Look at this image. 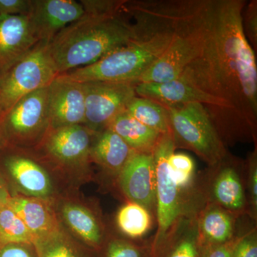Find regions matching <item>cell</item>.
Here are the masks:
<instances>
[{
  "instance_id": "1",
  "label": "cell",
  "mask_w": 257,
  "mask_h": 257,
  "mask_svg": "<svg viewBox=\"0 0 257 257\" xmlns=\"http://www.w3.org/2000/svg\"><path fill=\"white\" fill-rule=\"evenodd\" d=\"M245 0H207L202 52L179 79L222 101L235 144L257 140V64L242 25Z\"/></svg>"
},
{
  "instance_id": "2",
  "label": "cell",
  "mask_w": 257,
  "mask_h": 257,
  "mask_svg": "<svg viewBox=\"0 0 257 257\" xmlns=\"http://www.w3.org/2000/svg\"><path fill=\"white\" fill-rule=\"evenodd\" d=\"M178 3L179 0H126L124 13L135 20L133 38L95 63L64 74L79 82L136 84L170 47L175 35Z\"/></svg>"
},
{
  "instance_id": "3",
  "label": "cell",
  "mask_w": 257,
  "mask_h": 257,
  "mask_svg": "<svg viewBox=\"0 0 257 257\" xmlns=\"http://www.w3.org/2000/svg\"><path fill=\"white\" fill-rule=\"evenodd\" d=\"M128 18L124 11L108 16L84 15L61 30L48 44L58 74L95 63L128 43L135 35Z\"/></svg>"
},
{
  "instance_id": "4",
  "label": "cell",
  "mask_w": 257,
  "mask_h": 257,
  "mask_svg": "<svg viewBox=\"0 0 257 257\" xmlns=\"http://www.w3.org/2000/svg\"><path fill=\"white\" fill-rule=\"evenodd\" d=\"M207 0H179L175 35L165 55L138 83H163L178 79L202 52L207 32Z\"/></svg>"
},
{
  "instance_id": "5",
  "label": "cell",
  "mask_w": 257,
  "mask_h": 257,
  "mask_svg": "<svg viewBox=\"0 0 257 257\" xmlns=\"http://www.w3.org/2000/svg\"><path fill=\"white\" fill-rule=\"evenodd\" d=\"M164 106L168 113L176 148L190 150L209 167L217 165L229 153L203 104L194 102Z\"/></svg>"
},
{
  "instance_id": "6",
  "label": "cell",
  "mask_w": 257,
  "mask_h": 257,
  "mask_svg": "<svg viewBox=\"0 0 257 257\" xmlns=\"http://www.w3.org/2000/svg\"><path fill=\"white\" fill-rule=\"evenodd\" d=\"M175 140L170 133L164 134L153 150L156 174L157 231L150 246V254L158 248L177 221L191 211L199 209L198 204H188L183 191L171 178L169 157L175 152Z\"/></svg>"
},
{
  "instance_id": "7",
  "label": "cell",
  "mask_w": 257,
  "mask_h": 257,
  "mask_svg": "<svg viewBox=\"0 0 257 257\" xmlns=\"http://www.w3.org/2000/svg\"><path fill=\"white\" fill-rule=\"evenodd\" d=\"M57 75L48 44L38 42L0 77V114L4 115L25 96L48 87Z\"/></svg>"
},
{
  "instance_id": "8",
  "label": "cell",
  "mask_w": 257,
  "mask_h": 257,
  "mask_svg": "<svg viewBox=\"0 0 257 257\" xmlns=\"http://www.w3.org/2000/svg\"><path fill=\"white\" fill-rule=\"evenodd\" d=\"M3 126L8 145L20 149L38 146L51 128L47 87L19 100L3 115Z\"/></svg>"
},
{
  "instance_id": "9",
  "label": "cell",
  "mask_w": 257,
  "mask_h": 257,
  "mask_svg": "<svg viewBox=\"0 0 257 257\" xmlns=\"http://www.w3.org/2000/svg\"><path fill=\"white\" fill-rule=\"evenodd\" d=\"M82 83L85 96L84 126L99 133L107 128L117 115L126 110L137 95L135 84L93 81Z\"/></svg>"
},
{
  "instance_id": "10",
  "label": "cell",
  "mask_w": 257,
  "mask_h": 257,
  "mask_svg": "<svg viewBox=\"0 0 257 257\" xmlns=\"http://www.w3.org/2000/svg\"><path fill=\"white\" fill-rule=\"evenodd\" d=\"M211 175L206 189V203H211L239 216L248 214L245 189V163L227 154L217 165L210 167Z\"/></svg>"
},
{
  "instance_id": "11",
  "label": "cell",
  "mask_w": 257,
  "mask_h": 257,
  "mask_svg": "<svg viewBox=\"0 0 257 257\" xmlns=\"http://www.w3.org/2000/svg\"><path fill=\"white\" fill-rule=\"evenodd\" d=\"M0 176L34 197H47L52 192L46 171L18 147L7 145L0 150Z\"/></svg>"
},
{
  "instance_id": "12",
  "label": "cell",
  "mask_w": 257,
  "mask_h": 257,
  "mask_svg": "<svg viewBox=\"0 0 257 257\" xmlns=\"http://www.w3.org/2000/svg\"><path fill=\"white\" fill-rule=\"evenodd\" d=\"M96 133L82 125L50 128L38 145L50 160L65 165H81L91 160Z\"/></svg>"
},
{
  "instance_id": "13",
  "label": "cell",
  "mask_w": 257,
  "mask_h": 257,
  "mask_svg": "<svg viewBox=\"0 0 257 257\" xmlns=\"http://www.w3.org/2000/svg\"><path fill=\"white\" fill-rule=\"evenodd\" d=\"M51 128L84 124L85 96L82 83L60 74L47 87Z\"/></svg>"
},
{
  "instance_id": "14",
  "label": "cell",
  "mask_w": 257,
  "mask_h": 257,
  "mask_svg": "<svg viewBox=\"0 0 257 257\" xmlns=\"http://www.w3.org/2000/svg\"><path fill=\"white\" fill-rule=\"evenodd\" d=\"M84 15L80 2L74 0H30L28 15L30 28L38 42L49 44L66 27Z\"/></svg>"
},
{
  "instance_id": "15",
  "label": "cell",
  "mask_w": 257,
  "mask_h": 257,
  "mask_svg": "<svg viewBox=\"0 0 257 257\" xmlns=\"http://www.w3.org/2000/svg\"><path fill=\"white\" fill-rule=\"evenodd\" d=\"M121 190L130 202L150 212L156 203V174L153 151L134 152L119 174Z\"/></svg>"
},
{
  "instance_id": "16",
  "label": "cell",
  "mask_w": 257,
  "mask_h": 257,
  "mask_svg": "<svg viewBox=\"0 0 257 257\" xmlns=\"http://www.w3.org/2000/svg\"><path fill=\"white\" fill-rule=\"evenodd\" d=\"M38 43L27 15L0 18V77Z\"/></svg>"
},
{
  "instance_id": "17",
  "label": "cell",
  "mask_w": 257,
  "mask_h": 257,
  "mask_svg": "<svg viewBox=\"0 0 257 257\" xmlns=\"http://www.w3.org/2000/svg\"><path fill=\"white\" fill-rule=\"evenodd\" d=\"M199 211H191L181 217L150 257H199Z\"/></svg>"
},
{
  "instance_id": "18",
  "label": "cell",
  "mask_w": 257,
  "mask_h": 257,
  "mask_svg": "<svg viewBox=\"0 0 257 257\" xmlns=\"http://www.w3.org/2000/svg\"><path fill=\"white\" fill-rule=\"evenodd\" d=\"M238 216L211 203H206L197 214V228L201 243L219 244L229 242L236 236Z\"/></svg>"
},
{
  "instance_id": "19",
  "label": "cell",
  "mask_w": 257,
  "mask_h": 257,
  "mask_svg": "<svg viewBox=\"0 0 257 257\" xmlns=\"http://www.w3.org/2000/svg\"><path fill=\"white\" fill-rule=\"evenodd\" d=\"M7 204L25 223L36 242L58 231L55 216L41 201L10 194Z\"/></svg>"
},
{
  "instance_id": "20",
  "label": "cell",
  "mask_w": 257,
  "mask_h": 257,
  "mask_svg": "<svg viewBox=\"0 0 257 257\" xmlns=\"http://www.w3.org/2000/svg\"><path fill=\"white\" fill-rule=\"evenodd\" d=\"M134 152L119 135L106 128L96 133L90 157L108 172L119 175Z\"/></svg>"
},
{
  "instance_id": "21",
  "label": "cell",
  "mask_w": 257,
  "mask_h": 257,
  "mask_svg": "<svg viewBox=\"0 0 257 257\" xmlns=\"http://www.w3.org/2000/svg\"><path fill=\"white\" fill-rule=\"evenodd\" d=\"M107 128L119 135L135 152L153 151L162 135L142 124L126 111L117 115Z\"/></svg>"
},
{
  "instance_id": "22",
  "label": "cell",
  "mask_w": 257,
  "mask_h": 257,
  "mask_svg": "<svg viewBox=\"0 0 257 257\" xmlns=\"http://www.w3.org/2000/svg\"><path fill=\"white\" fill-rule=\"evenodd\" d=\"M62 213L66 223L81 239L91 246L101 244V226L90 211L77 204H67L62 208Z\"/></svg>"
},
{
  "instance_id": "23",
  "label": "cell",
  "mask_w": 257,
  "mask_h": 257,
  "mask_svg": "<svg viewBox=\"0 0 257 257\" xmlns=\"http://www.w3.org/2000/svg\"><path fill=\"white\" fill-rule=\"evenodd\" d=\"M125 111L142 124L162 135L170 133L167 109L156 101L136 95L130 101Z\"/></svg>"
},
{
  "instance_id": "24",
  "label": "cell",
  "mask_w": 257,
  "mask_h": 257,
  "mask_svg": "<svg viewBox=\"0 0 257 257\" xmlns=\"http://www.w3.org/2000/svg\"><path fill=\"white\" fill-rule=\"evenodd\" d=\"M116 224L128 237L140 239L151 229V212L143 206L128 202L120 208L116 214Z\"/></svg>"
},
{
  "instance_id": "25",
  "label": "cell",
  "mask_w": 257,
  "mask_h": 257,
  "mask_svg": "<svg viewBox=\"0 0 257 257\" xmlns=\"http://www.w3.org/2000/svg\"><path fill=\"white\" fill-rule=\"evenodd\" d=\"M35 237L16 213L8 205L0 207V247L10 243L31 244Z\"/></svg>"
},
{
  "instance_id": "26",
  "label": "cell",
  "mask_w": 257,
  "mask_h": 257,
  "mask_svg": "<svg viewBox=\"0 0 257 257\" xmlns=\"http://www.w3.org/2000/svg\"><path fill=\"white\" fill-rule=\"evenodd\" d=\"M168 168L171 178L181 190L186 192L192 187L196 166L189 155L173 152L169 157Z\"/></svg>"
},
{
  "instance_id": "27",
  "label": "cell",
  "mask_w": 257,
  "mask_h": 257,
  "mask_svg": "<svg viewBox=\"0 0 257 257\" xmlns=\"http://www.w3.org/2000/svg\"><path fill=\"white\" fill-rule=\"evenodd\" d=\"M35 245L40 257H78L73 246L59 231L39 240Z\"/></svg>"
},
{
  "instance_id": "28",
  "label": "cell",
  "mask_w": 257,
  "mask_h": 257,
  "mask_svg": "<svg viewBox=\"0 0 257 257\" xmlns=\"http://www.w3.org/2000/svg\"><path fill=\"white\" fill-rule=\"evenodd\" d=\"M248 193V214L255 222L257 218V147H255L245 162Z\"/></svg>"
},
{
  "instance_id": "29",
  "label": "cell",
  "mask_w": 257,
  "mask_h": 257,
  "mask_svg": "<svg viewBox=\"0 0 257 257\" xmlns=\"http://www.w3.org/2000/svg\"><path fill=\"white\" fill-rule=\"evenodd\" d=\"M125 0H81L84 15L108 16L124 11Z\"/></svg>"
},
{
  "instance_id": "30",
  "label": "cell",
  "mask_w": 257,
  "mask_h": 257,
  "mask_svg": "<svg viewBox=\"0 0 257 257\" xmlns=\"http://www.w3.org/2000/svg\"><path fill=\"white\" fill-rule=\"evenodd\" d=\"M105 257H150V247L143 249L130 241L114 239L108 244Z\"/></svg>"
},
{
  "instance_id": "31",
  "label": "cell",
  "mask_w": 257,
  "mask_h": 257,
  "mask_svg": "<svg viewBox=\"0 0 257 257\" xmlns=\"http://www.w3.org/2000/svg\"><path fill=\"white\" fill-rule=\"evenodd\" d=\"M242 25L245 36L251 46L256 50L257 46V1L246 3L242 13Z\"/></svg>"
},
{
  "instance_id": "32",
  "label": "cell",
  "mask_w": 257,
  "mask_h": 257,
  "mask_svg": "<svg viewBox=\"0 0 257 257\" xmlns=\"http://www.w3.org/2000/svg\"><path fill=\"white\" fill-rule=\"evenodd\" d=\"M233 257H257L256 227L237 235Z\"/></svg>"
},
{
  "instance_id": "33",
  "label": "cell",
  "mask_w": 257,
  "mask_h": 257,
  "mask_svg": "<svg viewBox=\"0 0 257 257\" xmlns=\"http://www.w3.org/2000/svg\"><path fill=\"white\" fill-rule=\"evenodd\" d=\"M236 237L229 242L212 244L201 243L199 246V257H233Z\"/></svg>"
},
{
  "instance_id": "34",
  "label": "cell",
  "mask_w": 257,
  "mask_h": 257,
  "mask_svg": "<svg viewBox=\"0 0 257 257\" xmlns=\"http://www.w3.org/2000/svg\"><path fill=\"white\" fill-rule=\"evenodd\" d=\"M30 0H0V18L8 15H28Z\"/></svg>"
},
{
  "instance_id": "35",
  "label": "cell",
  "mask_w": 257,
  "mask_h": 257,
  "mask_svg": "<svg viewBox=\"0 0 257 257\" xmlns=\"http://www.w3.org/2000/svg\"><path fill=\"white\" fill-rule=\"evenodd\" d=\"M0 257H32L23 244L10 243L0 247Z\"/></svg>"
},
{
  "instance_id": "36",
  "label": "cell",
  "mask_w": 257,
  "mask_h": 257,
  "mask_svg": "<svg viewBox=\"0 0 257 257\" xmlns=\"http://www.w3.org/2000/svg\"><path fill=\"white\" fill-rule=\"evenodd\" d=\"M10 196L7 184H5V181L0 176V207L7 204Z\"/></svg>"
},
{
  "instance_id": "37",
  "label": "cell",
  "mask_w": 257,
  "mask_h": 257,
  "mask_svg": "<svg viewBox=\"0 0 257 257\" xmlns=\"http://www.w3.org/2000/svg\"><path fill=\"white\" fill-rule=\"evenodd\" d=\"M3 115L0 114V150L8 145L6 139H5L4 130H3Z\"/></svg>"
}]
</instances>
